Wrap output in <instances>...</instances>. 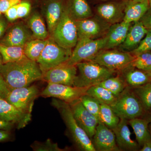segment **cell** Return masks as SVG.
<instances>
[{
    "mask_svg": "<svg viewBox=\"0 0 151 151\" xmlns=\"http://www.w3.org/2000/svg\"><path fill=\"white\" fill-rule=\"evenodd\" d=\"M10 89L29 86L35 81L42 79L43 73L36 61L29 58L17 62L4 63L0 68Z\"/></svg>",
    "mask_w": 151,
    "mask_h": 151,
    "instance_id": "cell-1",
    "label": "cell"
},
{
    "mask_svg": "<svg viewBox=\"0 0 151 151\" xmlns=\"http://www.w3.org/2000/svg\"><path fill=\"white\" fill-rule=\"evenodd\" d=\"M52 104L59 111L77 147L81 150L96 151L92 139L74 119L69 104L62 100L54 99L52 100Z\"/></svg>",
    "mask_w": 151,
    "mask_h": 151,
    "instance_id": "cell-2",
    "label": "cell"
},
{
    "mask_svg": "<svg viewBox=\"0 0 151 151\" xmlns=\"http://www.w3.org/2000/svg\"><path fill=\"white\" fill-rule=\"evenodd\" d=\"M78 70L73 86L84 87L97 85L113 76L114 71L92 60L79 63L76 65Z\"/></svg>",
    "mask_w": 151,
    "mask_h": 151,
    "instance_id": "cell-3",
    "label": "cell"
},
{
    "mask_svg": "<svg viewBox=\"0 0 151 151\" xmlns=\"http://www.w3.org/2000/svg\"><path fill=\"white\" fill-rule=\"evenodd\" d=\"M58 44L66 49L75 47L78 40L76 20L65 4L62 16L51 34Z\"/></svg>",
    "mask_w": 151,
    "mask_h": 151,
    "instance_id": "cell-4",
    "label": "cell"
},
{
    "mask_svg": "<svg viewBox=\"0 0 151 151\" xmlns=\"http://www.w3.org/2000/svg\"><path fill=\"white\" fill-rule=\"evenodd\" d=\"M120 119L129 120L139 118L146 111L140 101L130 86H127L111 106Z\"/></svg>",
    "mask_w": 151,
    "mask_h": 151,
    "instance_id": "cell-5",
    "label": "cell"
},
{
    "mask_svg": "<svg viewBox=\"0 0 151 151\" xmlns=\"http://www.w3.org/2000/svg\"><path fill=\"white\" fill-rule=\"evenodd\" d=\"M72 52V49L60 46L50 37L36 62L43 74L51 68L66 63Z\"/></svg>",
    "mask_w": 151,
    "mask_h": 151,
    "instance_id": "cell-6",
    "label": "cell"
},
{
    "mask_svg": "<svg viewBox=\"0 0 151 151\" xmlns=\"http://www.w3.org/2000/svg\"><path fill=\"white\" fill-rule=\"evenodd\" d=\"M106 41L105 36L96 39L78 37L71 56L66 63L76 65L79 63L92 60L100 52L105 50Z\"/></svg>",
    "mask_w": 151,
    "mask_h": 151,
    "instance_id": "cell-7",
    "label": "cell"
},
{
    "mask_svg": "<svg viewBox=\"0 0 151 151\" xmlns=\"http://www.w3.org/2000/svg\"><path fill=\"white\" fill-rule=\"evenodd\" d=\"M135 58L130 52L112 49L102 50L91 60L116 73L132 66Z\"/></svg>",
    "mask_w": 151,
    "mask_h": 151,
    "instance_id": "cell-8",
    "label": "cell"
},
{
    "mask_svg": "<svg viewBox=\"0 0 151 151\" xmlns=\"http://www.w3.org/2000/svg\"><path fill=\"white\" fill-rule=\"evenodd\" d=\"M39 93L35 85L15 88L11 90L6 100L22 112L31 114L34 102Z\"/></svg>",
    "mask_w": 151,
    "mask_h": 151,
    "instance_id": "cell-9",
    "label": "cell"
},
{
    "mask_svg": "<svg viewBox=\"0 0 151 151\" xmlns=\"http://www.w3.org/2000/svg\"><path fill=\"white\" fill-rule=\"evenodd\" d=\"M90 87H80L48 83L41 95L43 97H54L69 104L86 94Z\"/></svg>",
    "mask_w": 151,
    "mask_h": 151,
    "instance_id": "cell-10",
    "label": "cell"
},
{
    "mask_svg": "<svg viewBox=\"0 0 151 151\" xmlns=\"http://www.w3.org/2000/svg\"><path fill=\"white\" fill-rule=\"evenodd\" d=\"M76 23L78 38L84 37L92 39L105 36L111 26L97 15L76 21Z\"/></svg>",
    "mask_w": 151,
    "mask_h": 151,
    "instance_id": "cell-11",
    "label": "cell"
},
{
    "mask_svg": "<svg viewBox=\"0 0 151 151\" xmlns=\"http://www.w3.org/2000/svg\"><path fill=\"white\" fill-rule=\"evenodd\" d=\"M127 0H113L99 4L95 9L97 16L108 24L123 21Z\"/></svg>",
    "mask_w": 151,
    "mask_h": 151,
    "instance_id": "cell-12",
    "label": "cell"
},
{
    "mask_svg": "<svg viewBox=\"0 0 151 151\" xmlns=\"http://www.w3.org/2000/svg\"><path fill=\"white\" fill-rule=\"evenodd\" d=\"M69 105L77 124L92 139L100 122L99 119L87 111L79 99L69 103Z\"/></svg>",
    "mask_w": 151,
    "mask_h": 151,
    "instance_id": "cell-13",
    "label": "cell"
},
{
    "mask_svg": "<svg viewBox=\"0 0 151 151\" xmlns=\"http://www.w3.org/2000/svg\"><path fill=\"white\" fill-rule=\"evenodd\" d=\"M77 74L76 65H68L65 63L45 72L42 79L48 83L74 86Z\"/></svg>",
    "mask_w": 151,
    "mask_h": 151,
    "instance_id": "cell-14",
    "label": "cell"
},
{
    "mask_svg": "<svg viewBox=\"0 0 151 151\" xmlns=\"http://www.w3.org/2000/svg\"><path fill=\"white\" fill-rule=\"evenodd\" d=\"M32 33L23 22H19L7 29L0 40V44L6 46L24 47L27 42L32 39Z\"/></svg>",
    "mask_w": 151,
    "mask_h": 151,
    "instance_id": "cell-15",
    "label": "cell"
},
{
    "mask_svg": "<svg viewBox=\"0 0 151 151\" xmlns=\"http://www.w3.org/2000/svg\"><path fill=\"white\" fill-rule=\"evenodd\" d=\"M92 139L96 151H120L116 143L114 132L101 122H99L97 125Z\"/></svg>",
    "mask_w": 151,
    "mask_h": 151,
    "instance_id": "cell-16",
    "label": "cell"
},
{
    "mask_svg": "<svg viewBox=\"0 0 151 151\" xmlns=\"http://www.w3.org/2000/svg\"><path fill=\"white\" fill-rule=\"evenodd\" d=\"M31 119V114L22 112L6 99L0 98V120L17 125L18 129L24 128Z\"/></svg>",
    "mask_w": 151,
    "mask_h": 151,
    "instance_id": "cell-17",
    "label": "cell"
},
{
    "mask_svg": "<svg viewBox=\"0 0 151 151\" xmlns=\"http://www.w3.org/2000/svg\"><path fill=\"white\" fill-rule=\"evenodd\" d=\"M132 23L123 21L112 24L105 35V50L112 49L120 46L124 42Z\"/></svg>",
    "mask_w": 151,
    "mask_h": 151,
    "instance_id": "cell-18",
    "label": "cell"
},
{
    "mask_svg": "<svg viewBox=\"0 0 151 151\" xmlns=\"http://www.w3.org/2000/svg\"><path fill=\"white\" fill-rule=\"evenodd\" d=\"M128 121L120 119L119 124L113 131L120 150L137 151L138 145L131 138V133L128 126Z\"/></svg>",
    "mask_w": 151,
    "mask_h": 151,
    "instance_id": "cell-19",
    "label": "cell"
},
{
    "mask_svg": "<svg viewBox=\"0 0 151 151\" xmlns=\"http://www.w3.org/2000/svg\"><path fill=\"white\" fill-rule=\"evenodd\" d=\"M147 32L148 29L140 21L135 22L134 24L130 27L126 39L120 46L122 50L131 52L137 48Z\"/></svg>",
    "mask_w": 151,
    "mask_h": 151,
    "instance_id": "cell-20",
    "label": "cell"
},
{
    "mask_svg": "<svg viewBox=\"0 0 151 151\" xmlns=\"http://www.w3.org/2000/svg\"><path fill=\"white\" fill-rule=\"evenodd\" d=\"M65 4L63 0H48L45 15L48 32L51 35L62 16Z\"/></svg>",
    "mask_w": 151,
    "mask_h": 151,
    "instance_id": "cell-21",
    "label": "cell"
},
{
    "mask_svg": "<svg viewBox=\"0 0 151 151\" xmlns=\"http://www.w3.org/2000/svg\"><path fill=\"white\" fill-rule=\"evenodd\" d=\"M150 7L149 1H135L127 0L123 21L129 23L139 21Z\"/></svg>",
    "mask_w": 151,
    "mask_h": 151,
    "instance_id": "cell-22",
    "label": "cell"
},
{
    "mask_svg": "<svg viewBox=\"0 0 151 151\" xmlns=\"http://www.w3.org/2000/svg\"><path fill=\"white\" fill-rule=\"evenodd\" d=\"M66 4L70 14L76 21L94 16L86 0H67Z\"/></svg>",
    "mask_w": 151,
    "mask_h": 151,
    "instance_id": "cell-23",
    "label": "cell"
},
{
    "mask_svg": "<svg viewBox=\"0 0 151 151\" xmlns=\"http://www.w3.org/2000/svg\"><path fill=\"white\" fill-rule=\"evenodd\" d=\"M124 80L128 86L136 87L151 82V78L143 70L135 69L134 67L128 68L123 71Z\"/></svg>",
    "mask_w": 151,
    "mask_h": 151,
    "instance_id": "cell-24",
    "label": "cell"
},
{
    "mask_svg": "<svg viewBox=\"0 0 151 151\" xmlns=\"http://www.w3.org/2000/svg\"><path fill=\"white\" fill-rule=\"evenodd\" d=\"M128 123L134 130L136 140L140 146H142L144 143L151 137L148 129L149 121L145 119L137 118L128 120Z\"/></svg>",
    "mask_w": 151,
    "mask_h": 151,
    "instance_id": "cell-25",
    "label": "cell"
},
{
    "mask_svg": "<svg viewBox=\"0 0 151 151\" xmlns=\"http://www.w3.org/2000/svg\"><path fill=\"white\" fill-rule=\"evenodd\" d=\"M28 24L35 39L46 40L48 39V31L43 19L39 14L35 13L30 17Z\"/></svg>",
    "mask_w": 151,
    "mask_h": 151,
    "instance_id": "cell-26",
    "label": "cell"
},
{
    "mask_svg": "<svg viewBox=\"0 0 151 151\" xmlns=\"http://www.w3.org/2000/svg\"><path fill=\"white\" fill-rule=\"evenodd\" d=\"M0 53L4 63L17 62L27 58L23 47L6 46L0 44Z\"/></svg>",
    "mask_w": 151,
    "mask_h": 151,
    "instance_id": "cell-27",
    "label": "cell"
},
{
    "mask_svg": "<svg viewBox=\"0 0 151 151\" xmlns=\"http://www.w3.org/2000/svg\"><path fill=\"white\" fill-rule=\"evenodd\" d=\"M86 94L95 98L100 104L111 106L116 102L117 97L107 89L98 85L91 86L87 90Z\"/></svg>",
    "mask_w": 151,
    "mask_h": 151,
    "instance_id": "cell-28",
    "label": "cell"
},
{
    "mask_svg": "<svg viewBox=\"0 0 151 151\" xmlns=\"http://www.w3.org/2000/svg\"><path fill=\"white\" fill-rule=\"evenodd\" d=\"M48 39L46 40L34 39L27 42L24 47L25 55L27 57L33 61H37L46 46Z\"/></svg>",
    "mask_w": 151,
    "mask_h": 151,
    "instance_id": "cell-29",
    "label": "cell"
},
{
    "mask_svg": "<svg viewBox=\"0 0 151 151\" xmlns=\"http://www.w3.org/2000/svg\"><path fill=\"white\" fill-rule=\"evenodd\" d=\"M97 85L107 89L117 97L128 86L123 77L119 75L109 77Z\"/></svg>",
    "mask_w": 151,
    "mask_h": 151,
    "instance_id": "cell-30",
    "label": "cell"
},
{
    "mask_svg": "<svg viewBox=\"0 0 151 151\" xmlns=\"http://www.w3.org/2000/svg\"><path fill=\"white\" fill-rule=\"evenodd\" d=\"M99 120L100 122L113 130L119 124L120 118L114 113L110 105L101 104Z\"/></svg>",
    "mask_w": 151,
    "mask_h": 151,
    "instance_id": "cell-31",
    "label": "cell"
},
{
    "mask_svg": "<svg viewBox=\"0 0 151 151\" xmlns=\"http://www.w3.org/2000/svg\"><path fill=\"white\" fill-rule=\"evenodd\" d=\"M130 87L140 101L146 112L151 110V82L141 86Z\"/></svg>",
    "mask_w": 151,
    "mask_h": 151,
    "instance_id": "cell-32",
    "label": "cell"
},
{
    "mask_svg": "<svg viewBox=\"0 0 151 151\" xmlns=\"http://www.w3.org/2000/svg\"><path fill=\"white\" fill-rule=\"evenodd\" d=\"M85 108L99 119L101 104L93 97L85 94L79 99Z\"/></svg>",
    "mask_w": 151,
    "mask_h": 151,
    "instance_id": "cell-33",
    "label": "cell"
},
{
    "mask_svg": "<svg viewBox=\"0 0 151 151\" xmlns=\"http://www.w3.org/2000/svg\"><path fill=\"white\" fill-rule=\"evenodd\" d=\"M151 65V51L143 52L135 56L132 66L143 70Z\"/></svg>",
    "mask_w": 151,
    "mask_h": 151,
    "instance_id": "cell-34",
    "label": "cell"
},
{
    "mask_svg": "<svg viewBox=\"0 0 151 151\" xmlns=\"http://www.w3.org/2000/svg\"><path fill=\"white\" fill-rule=\"evenodd\" d=\"M151 51V30H148L145 38L141 42L137 48L130 52L134 56H136L138 55Z\"/></svg>",
    "mask_w": 151,
    "mask_h": 151,
    "instance_id": "cell-35",
    "label": "cell"
},
{
    "mask_svg": "<svg viewBox=\"0 0 151 151\" xmlns=\"http://www.w3.org/2000/svg\"><path fill=\"white\" fill-rule=\"evenodd\" d=\"M33 150L35 151H61L62 149L60 148L57 143L52 142L50 139H47L45 142H35L31 146Z\"/></svg>",
    "mask_w": 151,
    "mask_h": 151,
    "instance_id": "cell-36",
    "label": "cell"
},
{
    "mask_svg": "<svg viewBox=\"0 0 151 151\" xmlns=\"http://www.w3.org/2000/svg\"><path fill=\"white\" fill-rule=\"evenodd\" d=\"M31 5L28 1H21L17 5L18 19L22 18L27 16L30 12Z\"/></svg>",
    "mask_w": 151,
    "mask_h": 151,
    "instance_id": "cell-37",
    "label": "cell"
},
{
    "mask_svg": "<svg viewBox=\"0 0 151 151\" xmlns=\"http://www.w3.org/2000/svg\"><path fill=\"white\" fill-rule=\"evenodd\" d=\"M22 0H0V12L4 14L6 11L12 7L18 4Z\"/></svg>",
    "mask_w": 151,
    "mask_h": 151,
    "instance_id": "cell-38",
    "label": "cell"
},
{
    "mask_svg": "<svg viewBox=\"0 0 151 151\" xmlns=\"http://www.w3.org/2000/svg\"><path fill=\"white\" fill-rule=\"evenodd\" d=\"M10 92V89L3 76L0 73V98L6 99Z\"/></svg>",
    "mask_w": 151,
    "mask_h": 151,
    "instance_id": "cell-39",
    "label": "cell"
},
{
    "mask_svg": "<svg viewBox=\"0 0 151 151\" xmlns=\"http://www.w3.org/2000/svg\"><path fill=\"white\" fill-rule=\"evenodd\" d=\"M17 5L9 9L4 14L6 19L9 21L13 22L18 19L17 11Z\"/></svg>",
    "mask_w": 151,
    "mask_h": 151,
    "instance_id": "cell-40",
    "label": "cell"
},
{
    "mask_svg": "<svg viewBox=\"0 0 151 151\" xmlns=\"http://www.w3.org/2000/svg\"><path fill=\"white\" fill-rule=\"evenodd\" d=\"M140 21L148 30H151V7H150Z\"/></svg>",
    "mask_w": 151,
    "mask_h": 151,
    "instance_id": "cell-41",
    "label": "cell"
},
{
    "mask_svg": "<svg viewBox=\"0 0 151 151\" xmlns=\"http://www.w3.org/2000/svg\"><path fill=\"white\" fill-rule=\"evenodd\" d=\"M7 19L5 18L2 15L0 17V40L3 37L8 26Z\"/></svg>",
    "mask_w": 151,
    "mask_h": 151,
    "instance_id": "cell-42",
    "label": "cell"
},
{
    "mask_svg": "<svg viewBox=\"0 0 151 151\" xmlns=\"http://www.w3.org/2000/svg\"><path fill=\"white\" fill-rule=\"evenodd\" d=\"M14 125V124L10 123V122H5V121L0 120V130L9 131L12 129Z\"/></svg>",
    "mask_w": 151,
    "mask_h": 151,
    "instance_id": "cell-43",
    "label": "cell"
},
{
    "mask_svg": "<svg viewBox=\"0 0 151 151\" xmlns=\"http://www.w3.org/2000/svg\"><path fill=\"white\" fill-rule=\"evenodd\" d=\"M10 137L9 131L0 130V142L8 139Z\"/></svg>",
    "mask_w": 151,
    "mask_h": 151,
    "instance_id": "cell-44",
    "label": "cell"
},
{
    "mask_svg": "<svg viewBox=\"0 0 151 151\" xmlns=\"http://www.w3.org/2000/svg\"><path fill=\"white\" fill-rule=\"evenodd\" d=\"M141 151H151V138L146 141L143 145Z\"/></svg>",
    "mask_w": 151,
    "mask_h": 151,
    "instance_id": "cell-45",
    "label": "cell"
},
{
    "mask_svg": "<svg viewBox=\"0 0 151 151\" xmlns=\"http://www.w3.org/2000/svg\"><path fill=\"white\" fill-rule=\"evenodd\" d=\"M151 78V65L143 70Z\"/></svg>",
    "mask_w": 151,
    "mask_h": 151,
    "instance_id": "cell-46",
    "label": "cell"
},
{
    "mask_svg": "<svg viewBox=\"0 0 151 151\" xmlns=\"http://www.w3.org/2000/svg\"><path fill=\"white\" fill-rule=\"evenodd\" d=\"M150 113L147 115V116H146V118H145V119H147V120H148L149 122H151V110H150Z\"/></svg>",
    "mask_w": 151,
    "mask_h": 151,
    "instance_id": "cell-47",
    "label": "cell"
},
{
    "mask_svg": "<svg viewBox=\"0 0 151 151\" xmlns=\"http://www.w3.org/2000/svg\"><path fill=\"white\" fill-rule=\"evenodd\" d=\"M3 64H4V63H3L2 56L1 54L0 53V68L1 67Z\"/></svg>",
    "mask_w": 151,
    "mask_h": 151,
    "instance_id": "cell-48",
    "label": "cell"
},
{
    "mask_svg": "<svg viewBox=\"0 0 151 151\" xmlns=\"http://www.w3.org/2000/svg\"><path fill=\"white\" fill-rule=\"evenodd\" d=\"M148 129L151 138V122H150L148 124Z\"/></svg>",
    "mask_w": 151,
    "mask_h": 151,
    "instance_id": "cell-49",
    "label": "cell"
},
{
    "mask_svg": "<svg viewBox=\"0 0 151 151\" xmlns=\"http://www.w3.org/2000/svg\"><path fill=\"white\" fill-rule=\"evenodd\" d=\"M130 1H148V0H130Z\"/></svg>",
    "mask_w": 151,
    "mask_h": 151,
    "instance_id": "cell-50",
    "label": "cell"
},
{
    "mask_svg": "<svg viewBox=\"0 0 151 151\" xmlns=\"http://www.w3.org/2000/svg\"><path fill=\"white\" fill-rule=\"evenodd\" d=\"M99 1H113V0H99Z\"/></svg>",
    "mask_w": 151,
    "mask_h": 151,
    "instance_id": "cell-51",
    "label": "cell"
},
{
    "mask_svg": "<svg viewBox=\"0 0 151 151\" xmlns=\"http://www.w3.org/2000/svg\"><path fill=\"white\" fill-rule=\"evenodd\" d=\"M150 7H151V0H148Z\"/></svg>",
    "mask_w": 151,
    "mask_h": 151,
    "instance_id": "cell-52",
    "label": "cell"
},
{
    "mask_svg": "<svg viewBox=\"0 0 151 151\" xmlns=\"http://www.w3.org/2000/svg\"><path fill=\"white\" fill-rule=\"evenodd\" d=\"M1 15H2V13H1V12H0V17H1Z\"/></svg>",
    "mask_w": 151,
    "mask_h": 151,
    "instance_id": "cell-53",
    "label": "cell"
},
{
    "mask_svg": "<svg viewBox=\"0 0 151 151\" xmlns=\"http://www.w3.org/2000/svg\"></svg>",
    "mask_w": 151,
    "mask_h": 151,
    "instance_id": "cell-54",
    "label": "cell"
}]
</instances>
